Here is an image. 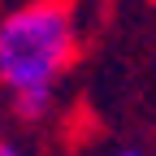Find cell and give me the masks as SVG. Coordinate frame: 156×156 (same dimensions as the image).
Instances as JSON below:
<instances>
[{
    "label": "cell",
    "instance_id": "6da1fadb",
    "mask_svg": "<svg viewBox=\"0 0 156 156\" xmlns=\"http://www.w3.org/2000/svg\"><path fill=\"white\" fill-rule=\"evenodd\" d=\"M78 52L69 0H30L0 17V83L26 122L48 117L61 78Z\"/></svg>",
    "mask_w": 156,
    "mask_h": 156
},
{
    "label": "cell",
    "instance_id": "7a4b0ae2",
    "mask_svg": "<svg viewBox=\"0 0 156 156\" xmlns=\"http://www.w3.org/2000/svg\"><path fill=\"white\" fill-rule=\"evenodd\" d=\"M0 156H26L17 143H9V139H0Z\"/></svg>",
    "mask_w": 156,
    "mask_h": 156
},
{
    "label": "cell",
    "instance_id": "3957f363",
    "mask_svg": "<svg viewBox=\"0 0 156 156\" xmlns=\"http://www.w3.org/2000/svg\"><path fill=\"white\" fill-rule=\"evenodd\" d=\"M117 156H143V152H134V147H126V152H117Z\"/></svg>",
    "mask_w": 156,
    "mask_h": 156
}]
</instances>
